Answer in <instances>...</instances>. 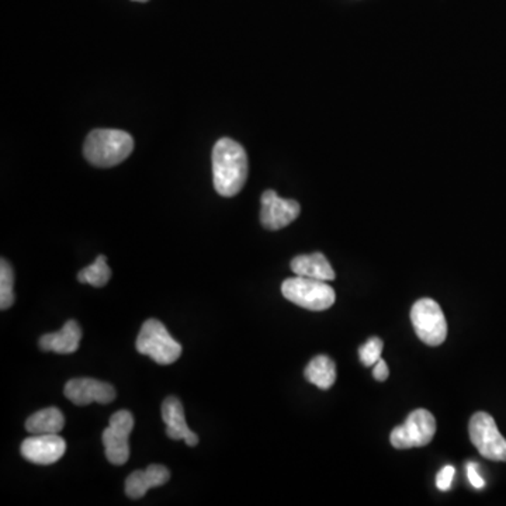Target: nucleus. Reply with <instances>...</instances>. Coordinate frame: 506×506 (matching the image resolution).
<instances>
[{
  "label": "nucleus",
  "instance_id": "obj_7",
  "mask_svg": "<svg viewBox=\"0 0 506 506\" xmlns=\"http://www.w3.org/2000/svg\"><path fill=\"white\" fill-rule=\"evenodd\" d=\"M470 439L479 455L493 462H506V439L495 421L487 412L472 415L469 425Z\"/></svg>",
  "mask_w": 506,
  "mask_h": 506
},
{
  "label": "nucleus",
  "instance_id": "obj_11",
  "mask_svg": "<svg viewBox=\"0 0 506 506\" xmlns=\"http://www.w3.org/2000/svg\"><path fill=\"white\" fill-rule=\"evenodd\" d=\"M64 394L71 402L79 407L93 404H110L116 398V390L109 383H103L95 379H73L69 380L64 388Z\"/></svg>",
  "mask_w": 506,
  "mask_h": 506
},
{
  "label": "nucleus",
  "instance_id": "obj_18",
  "mask_svg": "<svg viewBox=\"0 0 506 506\" xmlns=\"http://www.w3.org/2000/svg\"><path fill=\"white\" fill-rule=\"evenodd\" d=\"M111 279V269L107 264V259L104 255H100L97 259L93 262L90 266L85 267L83 271L79 272L78 280L80 283L90 284L93 288H104Z\"/></svg>",
  "mask_w": 506,
  "mask_h": 506
},
{
  "label": "nucleus",
  "instance_id": "obj_15",
  "mask_svg": "<svg viewBox=\"0 0 506 506\" xmlns=\"http://www.w3.org/2000/svg\"><path fill=\"white\" fill-rule=\"evenodd\" d=\"M291 271L295 276L315 279V280L331 281L335 280V271L332 269L329 260L321 252L311 255H300L291 260Z\"/></svg>",
  "mask_w": 506,
  "mask_h": 506
},
{
  "label": "nucleus",
  "instance_id": "obj_6",
  "mask_svg": "<svg viewBox=\"0 0 506 506\" xmlns=\"http://www.w3.org/2000/svg\"><path fill=\"white\" fill-rule=\"evenodd\" d=\"M436 433V419L428 410L419 408L408 415L404 425L391 432V445L400 450L424 448L429 445Z\"/></svg>",
  "mask_w": 506,
  "mask_h": 506
},
{
  "label": "nucleus",
  "instance_id": "obj_3",
  "mask_svg": "<svg viewBox=\"0 0 506 506\" xmlns=\"http://www.w3.org/2000/svg\"><path fill=\"white\" fill-rule=\"evenodd\" d=\"M135 348L161 366H168L180 357L181 346L172 338L166 326L157 319H147L138 334Z\"/></svg>",
  "mask_w": 506,
  "mask_h": 506
},
{
  "label": "nucleus",
  "instance_id": "obj_21",
  "mask_svg": "<svg viewBox=\"0 0 506 506\" xmlns=\"http://www.w3.org/2000/svg\"><path fill=\"white\" fill-rule=\"evenodd\" d=\"M455 467L453 465H445L443 469L439 472L436 477V486L441 491H448L452 488L453 479H455Z\"/></svg>",
  "mask_w": 506,
  "mask_h": 506
},
{
  "label": "nucleus",
  "instance_id": "obj_19",
  "mask_svg": "<svg viewBox=\"0 0 506 506\" xmlns=\"http://www.w3.org/2000/svg\"><path fill=\"white\" fill-rule=\"evenodd\" d=\"M14 272L6 259L0 264V308L9 310L14 303Z\"/></svg>",
  "mask_w": 506,
  "mask_h": 506
},
{
  "label": "nucleus",
  "instance_id": "obj_9",
  "mask_svg": "<svg viewBox=\"0 0 506 506\" xmlns=\"http://www.w3.org/2000/svg\"><path fill=\"white\" fill-rule=\"evenodd\" d=\"M302 207L295 200L281 199L274 190H266L262 195L260 223L266 229L279 231L290 226L298 218Z\"/></svg>",
  "mask_w": 506,
  "mask_h": 506
},
{
  "label": "nucleus",
  "instance_id": "obj_5",
  "mask_svg": "<svg viewBox=\"0 0 506 506\" xmlns=\"http://www.w3.org/2000/svg\"><path fill=\"white\" fill-rule=\"evenodd\" d=\"M410 321L418 338L429 346H439L448 338V322L441 305L432 298H421L410 308Z\"/></svg>",
  "mask_w": 506,
  "mask_h": 506
},
{
  "label": "nucleus",
  "instance_id": "obj_10",
  "mask_svg": "<svg viewBox=\"0 0 506 506\" xmlns=\"http://www.w3.org/2000/svg\"><path fill=\"white\" fill-rule=\"evenodd\" d=\"M65 450L66 441L58 433L33 434L20 446L21 456L40 465L54 464L65 455Z\"/></svg>",
  "mask_w": 506,
  "mask_h": 506
},
{
  "label": "nucleus",
  "instance_id": "obj_20",
  "mask_svg": "<svg viewBox=\"0 0 506 506\" xmlns=\"http://www.w3.org/2000/svg\"><path fill=\"white\" fill-rule=\"evenodd\" d=\"M384 343L380 338H370L366 343H363L359 349L360 362L366 367L374 366L383 353Z\"/></svg>",
  "mask_w": 506,
  "mask_h": 506
},
{
  "label": "nucleus",
  "instance_id": "obj_13",
  "mask_svg": "<svg viewBox=\"0 0 506 506\" xmlns=\"http://www.w3.org/2000/svg\"><path fill=\"white\" fill-rule=\"evenodd\" d=\"M171 479V472L161 464H151L145 472H134L126 479V494L131 500H140L155 487H161Z\"/></svg>",
  "mask_w": 506,
  "mask_h": 506
},
{
  "label": "nucleus",
  "instance_id": "obj_17",
  "mask_svg": "<svg viewBox=\"0 0 506 506\" xmlns=\"http://www.w3.org/2000/svg\"><path fill=\"white\" fill-rule=\"evenodd\" d=\"M305 379L321 390H329L336 381L335 362L326 355H319L308 363L304 372Z\"/></svg>",
  "mask_w": 506,
  "mask_h": 506
},
{
  "label": "nucleus",
  "instance_id": "obj_1",
  "mask_svg": "<svg viewBox=\"0 0 506 506\" xmlns=\"http://www.w3.org/2000/svg\"><path fill=\"white\" fill-rule=\"evenodd\" d=\"M212 181L217 193L223 197H234L247 183L248 155L245 148L231 140L221 138L212 150Z\"/></svg>",
  "mask_w": 506,
  "mask_h": 506
},
{
  "label": "nucleus",
  "instance_id": "obj_22",
  "mask_svg": "<svg viewBox=\"0 0 506 506\" xmlns=\"http://www.w3.org/2000/svg\"><path fill=\"white\" fill-rule=\"evenodd\" d=\"M467 479H469L470 484L476 489H482L486 487V481L479 474V465L476 463L472 462L467 464Z\"/></svg>",
  "mask_w": 506,
  "mask_h": 506
},
{
  "label": "nucleus",
  "instance_id": "obj_2",
  "mask_svg": "<svg viewBox=\"0 0 506 506\" xmlns=\"http://www.w3.org/2000/svg\"><path fill=\"white\" fill-rule=\"evenodd\" d=\"M134 140L130 134L111 128L93 130L86 138L83 155L97 168H113L133 154Z\"/></svg>",
  "mask_w": 506,
  "mask_h": 506
},
{
  "label": "nucleus",
  "instance_id": "obj_12",
  "mask_svg": "<svg viewBox=\"0 0 506 506\" xmlns=\"http://www.w3.org/2000/svg\"><path fill=\"white\" fill-rule=\"evenodd\" d=\"M162 419L166 425V434L173 441H185L186 445L197 446L199 436L188 428L186 422L185 410L180 400L168 397L162 404Z\"/></svg>",
  "mask_w": 506,
  "mask_h": 506
},
{
  "label": "nucleus",
  "instance_id": "obj_8",
  "mask_svg": "<svg viewBox=\"0 0 506 506\" xmlns=\"http://www.w3.org/2000/svg\"><path fill=\"white\" fill-rule=\"evenodd\" d=\"M133 428L134 417L130 410H119L110 418V425L103 432V446L107 460L111 464H126L130 457L128 438Z\"/></svg>",
  "mask_w": 506,
  "mask_h": 506
},
{
  "label": "nucleus",
  "instance_id": "obj_23",
  "mask_svg": "<svg viewBox=\"0 0 506 506\" xmlns=\"http://www.w3.org/2000/svg\"><path fill=\"white\" fill-rule=\"evenodd\" d=\"M373 374L377 381H386L387 377L390 374V370H388V366H387V363L383 359H380L374 364Z\"/></svg>",
  "mask_w": 506,
  "mask_h": 506
},
{
  "label": "nucleus",
  "instance_id": "obj_4",
  "mask_svg": "<svg viewBox=\"0 0 506 506\" xmlns=\"http://www.w3.org/2000/svg\"><path fill=\"white\" fill-rule=\"evenodd\" d=\"M281 293L288 302L310 311H326L336 302L335 290L326 281L303 276L284 280L281 284Z\"/></svg>",
  "mask_w": 506,
  "mask_h": 506
},
{
  "label": "nucleus",
  "instance_id": "obj_14",
  "mask_svg": "<svg viewBox=\"0 0 506 506\" xmlns=\"http://www.w3.org/2000/svg\"><path fill=\"white\" fill-rule=\"evenodd\" d=\"M80 339H82V328L79 326L78 322L71 319V321L66 322L61 331L42 336L38 345L45 352L71 355L79 349Z\"/></svg>",
  "mask_w": 506,
  "mask_h": 506
},
{
  "label": "nucleus",
  "instance_id": "obj_24",
  "mask_svg": "<svg viewBox=\"0 0 506 506\" xmlns=\"http://www.w3.org/2000/svg\"><path fill=\"white\" fill-rule=\"evenodd\" d=\"M133 2H141V4H145L148 0H133Z\"/></svg>",
  "mask_w": 506,
  "mask_h": 506
},
{
  "label": "nucleus",
  "instance_id": "obj_16",
  "mask_svg": "<svg viewBox=\"0 0 506 506\" xmlns=\"http://www.w3.org/2000/svg\"><path fill=\"white\" fill-rule=\"evenodd\" d=\"M65 426V417L58 408L50 407L38 410L26 421V429L33 434H55Z\"/></svg>",
  "mask_w": 506,
  "mask_h": 506
}]
</instances>
